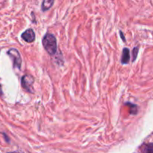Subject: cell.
<instances>
[{
  "label": "cell",
  "mask_w": 153,
  "mask_h": 153,
  "mask_svg": "<svg viewBox=\"0 0 153 153\" xmlns=\"http://www.w3.org/2000/svg\"><path fill=\"white\" fill-rule=\"evenodd\" d=\"M42 43L45 50L50 55H54L57 52V40L52 34L46 33L43 37Z\"/></svg>",
  "instance_id": "cell-1"
},
{
  "label": "cell",
  "mask_w": 153,
  "mask_h": 153,
  "mask_svg": "<svg viewBox=\"0 0 153 153\" xmlns=\"http://www.w3.org/2000/svg\"><path fill=\"white\" fill-rule=\"evenodd\" d=\"M21 37L27 43H32L35 40V34L31 28H28L24 31Z\"/></svg>",
  "instance_id": "cell-4"
},
{
  "label": "cell",
  "mask_w": 153,
  "mask_h": 153,
  "mask_svg": "<svg viewBox=\"0 0 153 153\" xmlns=\"http://www.w3.org/2000/svg\"><path fill=\"white\" fill-rule=\"evenodd\" d=\"M142 153H153V143H144L140 147Z\"/></svg>",
  "instance_id": "cell-7"
},
{
  "label": "cell",
  "mask_w": 153,
  "mask_h": 153,
  "mask_svg": "<svg viewBox=\"0 0 153 153\" xmlns=\"http://www.w3.org/2000/svg\"><path fill=\"white\" fill-rule=\"evenodd\" d=\"M120 37H121V38L123 39V40L124 42H126V37H124V35H123V32L122 31H120Z\"/></svg>",
  "instance_id": "cell-10"
},
{
  "label": "cell",
  "mask_w": 153,
  "mask_h": 153,
  "mask_svg": "<svg viewBox=\"0 0 153 153\" xmlns=\"http://www.w3.org/2000/svg\"><path fill=\"white\" fill-rule=\"evenodd\" d=\"M130 61V51L128 48H125L123 50V55H122V59H121V62L123 64H128Z\"/></svg>",
  "instance_id": "cell-5"
},
{
  "label": "cell",
  "mask_w": 153,
  "mask_h": 153,
  "mask_svg": "<svg viewBox=\"0 0 153 153\" xmlns=\"http://www.w3.org/2000/svg\"><path fill=\"white\" fill-rule=\"evenodd\" d=\"M9 153H17V152H9Z\"/></svg>",
  "instance_id": "cell-13"
},
{
  "label": "cell",
  "mask_w": 153,
  "mask_h": 153,
  "mask_svg": "<svg viewBox=\"0 0 153 153\" xmlns=\"http://www.w3.org/2000/svg\"><path fill=\"white\" fill-rule=\"evenodd\" d=\"M128 104L130 105L128 106V107H130V108H131V110H130V114H136L137 113V105L131 104V103H128Z\"/></svg>",
  "instance_id": "cell-8"
},
{
  "label": "cell",
  "mask_w": 153,
  "mask_h": 153,
  "mask_svg": "<svg viewBox=\"0 0 153 153\" xmlns=\"http://www.w3.org/2000/svg\"><path fill=\"white\" fill-rule=\"evenodd\" d=\"M55 0H43L42 2L41 9L43 11H46L52 7Z\"/></svg>",
  "instance_id": "cell-6"
},
{
  "label": "cell",
  "mask_w": 153,
  "mask_h": 153,
  "mask_svg": "<svg viewBox=\"0 0 153 153\" xmlns=\"http://www.w3.org/2000/svg\"><path fill=\"white\" fill-rule=\"evenodd\" d=\"M7 55L10 58V59L13 61V68H16L18 70H21V66H22V58H21L20 54L19 51L16 49L12 48L10 49L7 52Z\"/></svg>",
  "instance_id": "cell-2"
},
{
  "label": "cell",
  "mask_w": 153,
  "mask_h": 153,
  "mask_svg": "<svg viewBox=\"0 0 153 153\" xmlns=\"http://www.w3.org/2000/svg\"><path fill=\"white\" fill-rule=\"evenodd\" d=\"M138 50L139 49L137 46H136V47H134L133 49L132 52H131V54H132V61H134L136 60V58H137V55H138Z\"/></svg>",
  "instance_id": "cell-9"
},
{
  "label": "cell",
  "mask_w": 153,
  "mask_h": 153,
  "mask_svg": "<svg viewBox=\"0 0 153 153\" xmlns=\"http://www.w3.org/2000/svg\"><path fill=\"white\" fill-rule=\"evenodd\" d=\"M34 79L31 75H24L21 79V85L24 90L29 93H33V85H34Z\"/></svg>",
  "instance_id": "cell-3"
},
{
  "label": "cell",
  "mask_w": 153,
  "mask_h": 153,
  "mask_svg": "<svg viewBox=\"0 0 153 153\" xmlns=\"http://www.w3.org/2000/svg\"><path fill=\"white\" fill-rule=\"evenodd\" d=\"M4 134V138L6 139V141H7V143H8V142H9V138L7 137V135H6L5 134Z\"/></svg>",
  "instance_id": "cell-11"
},
{
  "label": "cell",
  "mask_w": 153,
  "mask_h": 153,
  "mask_svg": "<svg viewBox=\"0 0 153 153\" xmlns=\"http://www.w3.org/2000/svg\"><path fill=\"white\" fill-rule=\"evenodd\" d=\"M3 94V92H2V91H1V85H0V96H1Z\"/></svg>",
  "instance_id": "cell-12"
}]
</instances>
